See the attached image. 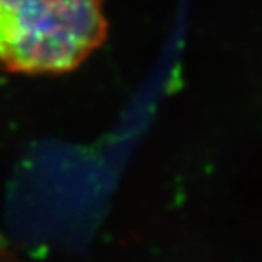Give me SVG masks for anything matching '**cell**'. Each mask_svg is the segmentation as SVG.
<instances>
[{
	"instance_id": "obj_1",
	"label": "cell",
	"mask_w": 262,
	"mask_h": 262,
	"mask_svg": "<svg viewBox=\"0 0 262 262\" xmlns=\"http://www.w3.org/2000/svg\"><path fill=\"white\" fill-rule=\"evenodd\" d=\"M103 0H0V69L66 73L103 42Z\"/></svg>"
},
{
	"instance_id": "obj_2",
	"label": "cell",
	"mask_w": 262,
	"mask_h": 262,
	"mask_svg": "<svg viewBox=\"0 0 262 262\" xmlns=\"http://www.w3.org/2000/svg\"><path fill=\"white\" fill-rule=\"evenodd\" d=\"M0 262H10V258L8 256V252L5 248L0 246Z\"/></svg>"
}]
</instances>
